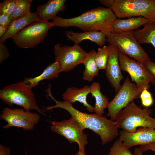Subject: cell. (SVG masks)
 <instances>
[{
    "instance_id": "1",
    "label": "cell",
    "mask_w": 155,
    "mask_h": 155,
    "mask_svg": "<svg viewBox=\"0 0 155 155\" xmlns=\"http://www.w3.org/2000/svg\"><path fill=\"white\" fill-rule=\"evenodd\" d=\"M47 93L56 104L45 107L47 110L60 108L65 110L79 123L84 129H89L99 135L102 145L111 141L118 135V128L115 121L102 115L87 114L79 111L73 107L72 104L56 100L53 96L50 90H48Z\"/></svg>"
},
{
    "instance_id": "2",
    "label": "cell",
    "mask_w": 155,
    "mask_h": 155,
    "mask_svg": "<svg viewBox=\"0 0 155 155\" xmlns=\"http://www.w3.org/2000/svg\"><path fill=\"white\" fill-rule=\"evenodd\" d=\"M117 17L110 8L98 7L69 18L57 16L53 19V26L78 27L84 32L102 31L107 34L111 32Z\"/></svg>"
},
{
    "instance_id": "3",
    "label": "cell",
    "mask_w": 155,
    "mask_h": 155,
    "mask_svg": "<svg viewBox=\"0 0 155 155\" xmlns=\"http://www.w3.org/2000/svg\"><path fill=\"white\" fill-rule=\"evenodd\" d=\"M152 110L148 108L142 109L134 103H129L117 115L115 122L118 128L130 132L138 127L155 128V119L150 116Z\"/></svg>"
},
{
    "instance_id": "4",
    "label": "cell",
    "mask_w": 155,
    "mask_h": 155,
    "mask_svg": "<svg viewBox=\"0 0 155 155\" xmlns=\"http://www.w3.org/2000/svg\"><path fill=\"white\" fill-rule=\"evenodd\" d=\"M3 102L11 107L15 104L27 111L35 110L45 115L38 106L35 95L29 85L22 81L6 85L0 90Z\"/></svg>"
},
{
    "instance_id": "5",
    "label": "cell",
    "mask_w": 155,
    "mask_h": 155,
    "mask_svg": "<svg viewBox=\"0 0 155 155\" xmlns=\"http://www.w3.org/2000/svg\"><path fill=\"white\" fill-rule=\"evenodd\" d=\"M110 8L117 18L142 16L155 22V0H113Z\"/></svg>"
},
{
    "instance_id": "6",
    "label": "cell",
    "mask_w": 155,
    "mask_h": 155,
    "mask_svg": "<svg viewBox=\"0 0 155 155\" xmlns=\"http://www.w3.org/2000/svg\"><path fill=\"white\" fill-rule=\"evenodd\" d=\"M133 31L110 32L106 35L107 41L115 46L120 52L145 64L151 61L150 58L135 38Z\"/></svg>"
},
{
    "instance_id": "7",
    "label": "cell",
    "mask_w": 155,
    "mask_h": 155,
    "mask_svg": "<svg viewBox=\"0 0 155 155\" xmlns=\"http://www.w3.org/2000/svg\"><path fill=\"white\" fill-rule=\"evenodd\" d=\"M53 26L52 22L35 21L19 32L12 38V41L20 48H33L44 40L49 30Z\"/></svg>"
},
{
    "instance_id": "8",
    "label": "cell",
    "mask_w": 155,
    "mask_h": 155,
    "mask_svg": "<svg viewBox=\"0 0 155 155\" xmlns=\"http://www.w3.org/2000/svg\"><path fill=\"white\" fill-rule=\"evenodd\" d=\"M144 89L135 83L131 82L127 76L115 96L109 102L107 107L108 113L107 116L110 117L112 120L115 121L119 112L134 99L139 98Z\"/></svg>"
},
{
    "instance_id": "9",
    "label": "cell",
    "mask_w": 155,
    "mask_h": 155,
    "mask_svg": "<svg viewBox=\"0 0 155 155\" xmlns=\"http://www.w3.org/2000/svg\"><path fill=\"white\" fill-rule=\"evenodd\" d=\"M119 61L121 70L130 75L132 82L139 87L148 90L151 83L155 86V80L144 64L129 59L119 51Z\"/></svg>"
},
{
    "instance_id": "10",
    "label": "cell",
    "mask_w": 155,
    "mask_h": 155,
    "mask_svg": "<svg viewBox=\"0 0 155 155\" xmlns=\"http://www.w3.org/2000/svg\"><path fill=\"white\" fill-rule=\"evenodd\" d=\"M51 123V130L63 136L70 143L76 142L79 150L85 152V147L88 144L87 136L83 132L84 129L73 118L60 122L49 121Z\"/></svg>"
},
{
    "instance_id": "11",
    "label": "cell",
    "mask_w": 155,
    "mask_h": 155,
    "mask_svg": "<svg viewBox=\"0 0 155 155\" xmlns=\"http://www.w3.org/2000/svg\"><path fill=\"white\" fill-rule=\"evenodd\" d=\"M87 53L79 45L61 46L57 43L54 47L55 61L58 63L61 72H68L83 64Z\"/></svg>"
},
{
    "instance_id": "12",
    "label": "cell",
    "mask_w": 155,
    "mask_h": 155,
    "mask_svg": "<svg viewBox=\"0 0 155 155\" xmlns=\"http://www.w3.org/2000/svg\"><path fill=\"white\" fill-rule=\"evenodd\" d=\"M0 117L7 122L3 126V129L15 127L26 131L33 129L40 118V115L36 113H32L23 108L11 109L7 107L3 109Z\"/></svg>"
},
{
    "instance_id": "13",
    "label": "cell",
    "mask_w": 155,
    "mask_h": 155,
    "mask_svg": "<svg viewBox=\"0 0 155 155\" xmlns=\"http://www.w3.org/2000/svg\"><path fill=\"white\" fill-rule=\"evenodd\" d=\"M119 140L130 148L137 145H143L155 141V129L140 127L133 132L123 129L119 133Z\"/></svg>"
},
{
    "instance_id": "14",
    "label": "cell",
    "mask_w": 155,
    "mask_h": 155,
    "mask_svg": "<svg viewBox=\"0 0 155 155\" xmlns=\"http://www.w3.org/2000/svg\"><path fill=\"white\" fill-rule=\"evenodd\" d=\"M119 51L113 45L110 52L106 68L105 75L116 93L121 88V81L123 79L119 61Z\"/></svg>"
},
{
    "instance_id": "15",
    "label": "cell",
    "mask_w": 155,
    "mask_h": 155,
    "mask_svg": "<svg viewBox=\"0 0 155 155\" xmlns=\"http://www.w3.org/2000/svg\"><path fill=\"white\" fill-rule=\"evenodd\" d=\"M65 35L67 40L73 41L74 44L76 45H78L83 40L88 39L96 43L99 46L102 47L107 41V34L102 31L76 32L66 30Z\"/></svg>"
},
{
    "instance_id": "16",
    "label": "cell",
    "mask_w": 155,
    "mask_h": 155,
    "mask_svg": "<svg viewBox=\"0 0 155 155\" xmlns=\"http://www.w3.org/2000/svg\"><path fill=\"white\" fill-rule=\"evenodd\" d=\"M90 93V86H84L81 88L69 87L62 95L64 101L72 104L76 101L82 103L86 109L90 112L94 111V107L87 102L88 94Z\"/></svg>"
},
{
    "instance_id": "17",
    "label": "cell",
    "mask_w": 155,
    "mask_h": 155,
    "mask_svg": "<svg viewBox=\"0 0 155 155\" xmlns=\"http://www.w3.org/2000/svg\"><path fill=\"white\" fill-rule=\"evenodd\" d=\"M41 20L36 11L30 13L19 19L12 21L5 33L0 38V42L4 43L7 39L12 38L19 32L30 24Z\"/></svg>"
},
{
    "instance_id": "18",
    "label": "cell",
    "mask_w": 155,
    "mask_h": 155,
    "mask_svg": "<svg viewBox=\"0 0 155 155\" xmlns=\"http://www.w3.org/2000/svg\"><path fill=\"white\" fill-rule=\"evenodd\" d=\"M65 0H49L43 5H38L36 7L40 19L48 21L53 19L59 11H64L66 8Z\"/></svg>"
},
{
    "instance_id": "19",
    "label": "cell",
    "mask_w": 155,
    "mask_h": 155,
    "mask_svg": "<svg viewBox=\"0 0 155 155\" xmlns=\"http://www.w3.org/2000/svg\"><path fill=\"white\" fill-rule=\"evenodd\" d=\"M150 21L142 16L131 17L126 19H116L113 23L111 32L119 33L133 30L148 23Z\"/></svg>"
},
{
    "instance_id": "20",
    "label": "cell",
    "mask_w": 155,
    "mask_h": 155,
    "mask_svg": "<svg viewBox=\"0 0 155 155\" xmlns=\"http://www.w3.org/2000/svg\"><path fill=\"white\" fill-rule=\"evenodd\" d=\"M60 72L59 65L57 62L55 61L47 66L39 75L33 78H25L22 81L29 85L32 89L36 87L42 80H50L57 78Z\"/></svg>"
},
{
    "instance_id": "21",
    "label": "cell",
    "mask_w": 155,
    "mask_h": 155,
    "mask_svg": "<svg viewBox=\"0 0 155 155\" xmlns=\"http://www.w3.org/2000/svg\"><path fill=\"white\" fill-rule=\"evenodd\" d=\"M90 87V93L95 100L94 111L96 114L102 115L104 113V109L107 107L109 103L108 98L101 92V86L99 82H94Z\"/></svg>"
},
{
    "instance_id": "22",
    "label": "cell",
    "mask_w": 155,
    "mask_h": 155,
    "mask_svg": "<svg viewBox=\"0 0 155 155\" xmlns=\"http://www.w3.org/2000/svg\"><path fill=\"white\" fill-rule=\"evenodd\" d=\"M96 52L93 49L87 53L83 63L85 69L83 74L84 80L89 82L92 81L94 78L98 75L99 69L96 64L95 56Z\"/></svg>"
},
{
    "instance_id": "23",
    "label": "cell",
    "mask_w": 155,
    "mask_h": 155,
    "mask_svg": "<svg viewBox=\"0 0 155 155\" xmlns=\"http://www.w3.org/2000/svg\"><path fill=\"white\" fill-rule=\"evenodd\" d=\"M134 36L140 44H151L155 48V22H150L142 29L133 31Z\"/></svg>"
},
{
    "instance_id": "24",
    "label": "cell",
    "mask_w": 155,
    "mask_h": 155,
    "mask_svg": "<svg viewBox=\"0 0 155 155\" xmlns=\"http://www.w3.org/2000/svg\"><path fill=\"white\" fill-rule=\"evenodd\" d=\"M32 0H17L14 10L10 16L11 21L22 18L30 13L31 3Z\"/></svg>"
},
{
    "instance_id": "25",
    "label": "cell",
    "mask_w": 155,
    "mask_h": 155,
    "mask_svg": "<svg viewBox=\"0 0 155 155\" xmlns=\"http://www.w3.org/2000/svg\"><path fill=\"white\" fill-rule=\"evenodd\" d=\"M113 46L110 44L107 46L104 45L102 48L98 49L95 60L99 70H105L109 54Z\"/></svg>"
},
{
    "instance_id": "26",
    "label": "cell",
    "mask_w": 155,
    "mask_h": 155,
    "mask_svg": "<svg viewBox=\"0 0 155 155\" xmlns=\"http://www.w3.org/2000/svg\"><path fill=\"white\" fill-rule=\"evenodd\" d=\"M108 155H133L129 148L119 140L110 148Z\"/></svg>"
},
{
    "instance_id": "27",
    "label": "cell",
    "mask_w": 155,
    "mask_h": 155,
    "mask_svg": "<svg viewBox=\"0 0 155 155\" xmlns=\"http://www.w3.org/2000/svg\"><path fill=\"white\" fill-rule=\"evenodd\" d=\"M17 0H5L0 3V14L10 17L17 3Z\"/></svg>"
},
{
    "instance_id": "28",
    "label": "cell",
    "mask_w": 155,
    "mask_h": 155,
    "mask_svg": "<svg viewBox=\"0 0 155 155\" xmlns=\"http://www.w3.org/2000/svg\"><path fill=\"white\" fill-rule=\"evenodd\" d=\"M142 104L145 107L148 108L153 103V100L151 93L146 89H144L140 94Z\"/></svg>"
},
{
    "instance_id": "29",
    "label": "cell",
    "mask_w": 155,
    "mask_h": 155,
    "mask_svg": "<svg viewBox=\"0 0 155 155\" xmlns=\"http://www.w3.org/2000/svg\"><path fill=\"white\" fill-rule=\"evenodd\" d=\"M8 49L4 43L0 42V63L6 60L9 57Z\"/></svg>"
},
{
    "instance_id": "30",
    "label": "cell",
    "mask_w": 155,
    "mask_h": 155,
    "mask_svg": "<svg viewBox=\"0 0 155 155\" xmlns=\"http://www.w3.org/2000/svg\"><path fill=\"white\" fill-rule=\"evenodd\" d=\"M11 22L10 17L5 14H0V26H7Z\"/></svg>"
},
{
    "instance_id": "31",
    "label": "cell",
    "mask_w": 155,
    "mask_h": 155,
    "mask_svg": "<svg viewBox=\"0 0 155 155\" xmlns=\"http://www.w3.org/2000/svg\"><path fill=\"white\" fill-rule=\"evenodd\" d=\"M139 148L143 152L148 150H151L155 153V141L147 144L140 146Z\"/></svg>"
},
{
    "instance_id": "32",
    "label": "cell",
    "mask_w": 155,
    "mask_h": 155,
    "mask_svg": "<svg viewBox=\"0 0 155 155\" xmlns=\"http://www.w3.org/2000/svg\"><path fill=\"white\" fill-rule=\"evenodd\" d=\"M144 64L155 79V63L150 61Z\"/></svg>"
},
{
    "instance_id": "33",
    "label": "cell",
    "mask_w": 155,
    "mask_h": 155,
    "mask_svg": "<svg viewBox=\"0 0 155 155\" xmlns=\"http://www.w3.org/2000/svg\"><path fill=\"white\" fill-rule=\"evenodd\" d=\"M10 152L9 148L0 145V155H11Z\"/></svg>"
},
{
    "instance_id": "34",
    "label": "cell",
    "mask_w": 155,
    "mask_h": 155,
    "mask_svg": "<svg viewBox=\"0 0 155 155\" xmlns=\"http://www.w3.org/2000/svg\"><path fill=\"white\" fill-rule=\"evenodd\" d=\"M99 1L101 4L110 8L113 3V0H100Z\"/></svg>"
},
{
    "instance_id": "35",
    "label": "cell",
    "mask_w": 155,
    "mask_h": 155,
    "mask_svg": "<svg viewBox=\"0 0 155 155\" xmlns=\"http://www.w3.org/2000/svg\"><path fill=\"white\" fill-rule=\"evenodd\" d=\"M8 26H0V38H1L5 33L7 30Z\"/></svg>"
},
{
    "instance_id": "36",
    "label": "cell",
    "mask_w": 155,
    "mask_h": 155,
    "mask_svg": "<svg viewBox=\"0 0 155 155\" xmlns=\"http://www.w3.org/2000/svg\"><path fill=\"white\" fill-rule=\"evenodd\" d=\"M143 152L139 148H135L134 151L133 155H143Z\"/></svg>"
},
{
    "instance_id": "37",
    "label": "cell",
    "mask_w": 155,
    "mask_h": 155,
    "mask_svg": "<svg viewBox=\"0 0 155 155\" xmlns=\"http://www.w3.org/2000/svg\"><path fill=\"white\" fill-rule=\"evenodd\" d=\"M75 155H86V154L84 152L79 150L78 152L75 153Z\"/></svg>"
},
{
    "instance_id": "38",
    "label": "cell",
    "mask_w": 155,
    "mask_h": 155,
    "mask_svg": "<svg viewBox=\"0 0 155 155\" xmlns=\"http://www.w3.org/2000/svg\"><path fill=\"white\" fill-rule=\"evenodd\" d=\"M25 155H27V154L26 152Z\"/></svg>"
},
{
    "instance_id": "39",
    "label": "cell",
    "mask_w": 155,
    "mask_h": 155,
    "mask_svg": "<svg viewBox=\"0 0 155 155\" xmlns=\"http://www.w3.org/2000/svg\"></svg>"
}]
</instances>
